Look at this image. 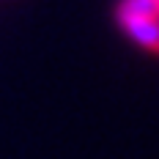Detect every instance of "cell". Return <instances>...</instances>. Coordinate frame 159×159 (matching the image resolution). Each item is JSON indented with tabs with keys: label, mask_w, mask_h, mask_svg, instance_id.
<instances>
[{
	"label": "cell",
	"mask_w": 159,
	"mask_h": 159,
	"mask_svg": "<svg viewBox=\"0 0 159 159\" xmlns=\"http://www.w3.org/2000/svg\"><path fill=\"white\" fill-rule=\"evenodd\" d=\"M121 28L148 52H159V19H132L121 22Z\"/></svg>",
	"instance_id": "6da1fadb"
},
{
	"label": "cell",
	"mask_w": 159,
	"mask_h": 159,
	"mask_svg": "<svg viewBox=\"0 0 159 159\" xmlns=\"http://www.w3.org/2000/svg\"><path fill=\"white\" fill-rule=\"evenodd\" d=\"M115 19L132 22V19H159V0H121L115 8Z\"/></svg>",
	"instance_id": "7a4b0ae2"
}]
</instances>
